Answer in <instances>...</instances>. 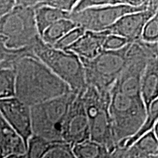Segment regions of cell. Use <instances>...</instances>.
<instances>
[{
  "instance_id": "30bf717a",
  "label": "cell",
  "mask_w": 158,
  "mask_h": 158,
  "mask_svg": "<svg viewBox=\"0 0 158 158\" xmlns=\"http://www.w3.org/2000/svg\"><path fill=\"white\" fill-rule=\"evenodd\" d=\"M0 114L27 145L32 135L31 108L15 97L1 99Z\"/></svg>"
},
{
  "instance_id": "ba28073f",
  "label": "cell",
  "mask_w": 158,
  "mask_h": 158,
  "mask_svg": "<svg viewBox=\"0 0 158 158\" xmlns=\"http://www.w3.org/2000/svg\"><path fill=\"white\" fill-rule=\"evenodd\" d=\"M144 5L132 7L125 5H106L92 7L78 12H71L69 19L72 20L86 31H103L113 25L117 20L128 13L143 10Z\"/></svg>"
},
{
  "instance_id": "7402d4cb",
  "label": "cell",
  "mask_w": 158,
  "mask_h": 158,
  "mask_svg": "<svg viewBox=\"0 0 158 158\" xmlns=\"http://www.w3.org/2000/svg\"><path fill=\"white\" fill-rule=\"evenodd\" d=\"M15 97V71L0 65V100Z\"/></svg>"
},
{
  "instance_id": "44dd1931",
  "label": "cell",
  "mask_w": 158,
  "mask_h": 158,
  "mask_svg": "<svg viewBox=\"0 0 158 158\" xmlns=\"http://www.w3.org/2000/svg\"><path fill=\"white\" fill-rule=\"evenodd\" d=\"M130 147L133 148L138 155L158 156V137L152 130Z\"/></svg>"
},
{
  "instance_id": "52a82bcc",
  "label": "cell",
  "mask_w": 158,
  "mask_h": 158,
  "mask_svg": "<svg viewBox=\"0 0 158 158\" xmlns=\"http://www.w3.org/2000/svg\"><path fill=\"white\" fill-rule=\"evenodd\" d=\"M0 35L11 49L31 48L40 38L35 20L34 7L15 5L0 19Z\"/></svg>"
},
{
  "instance_id": "4316f807",
  "label": "cell",
  "mask_w": 158,
  "mask_h": 158,
  "mask_svg": "<svg viewBox=\"0 0 158 158\" xmlns=\"http://www.w3.org/2000/svg\"><path fill=\"white\" fill-rule=\"evenodd\" d=\"M117 0H81L75 6L72 12H78L92 7H101L106 5H119Z\"/></svg>"
},
{
  "instance_id": "ac0fdd59",
  "label": "cell",
  "mask_w": 158,
  "mask_h": 158,
  "mask_svg": "<svg viewBox=\"0 0 158 158\" xmlns=\"http://www.w3.org/2000/svg\"><path fill=\"white\" fill-rule=\"evenodd\" d=\"M158 117V100H155L152 104L150 105L149 109L147 110V115L146 117L145 121L143 124H142L140 129L136 132L135 135H133L132 137L126 140L124 143L120 144L119 146L116 147V148H122V149H127L130 147H131L133 144L137 141L140 138L149 133L155 127V124L157 122Z\"/></svg>"
},
{
  "instance_id": "7c38bea8",
  "label": "cell",
  "mask_w": 158,
  "mask_h": 158,
  "mask_svg": "<svg viewBox=\"0 0 158 158\" xmlns=\"http://www.w3.org/2000/svg\"><path fill=\"white\" fill-rule=\"evenodd\" d=\"M108 35L107 31H86L76 43L65 51L73 53L81 59H92L103 51V43Z\"/></svg>"
},
{
  "instance_id": "d6a6232c",
  "label": "cell",
  "mask_w": 158,
  "mask_h": 158,
  "mask_svg": "<svg viewBox=\"0 0 158 158\" xmlns=\"http://www.w3.org/2000/svg\"><path fill=\"white\" fill-rule=\"evenodd\" d=\"M4 158H25V154L23 155H11Z\"/></svg>"
},
{
  "instance_id": "d6986e66",
  "label": "cell",
  "mask_w": 158,
  "mask_h": 158,
  "mask_svg": "<svg viewBox=\"0 0 158 158\" xmlns=\"http://www.w3.org/2000/svg\"><path fill=\"white\" fill-rule=\"evenodd\" d=\"M57 143L58 142L50 141L40 136L32 135L26 145L25 158H44Z\"/></svg>"
},
{
  "instance_id": "5bb4252c",
  "label": "cell",
  "mask_w": 158,
  "mask_h": 158,
  "mask_svg": "<svg viewBox=\"0 0 158 158\" xmlns=\"http://www.w3.org/2000/svg\"><path fill=\"white\" fill-rule=\"evenodd\" d=\"M25 152L24 142L0 114V158L23 155Z\"/></svg>"
},
{
  "instance_id": "6da1fadb",
  "label": "cell",
  "mask_w": 158,
  "mask_h": 158,
  "mask_svg": "<svg viewBox=\"0 0 158 158\" xmlns=\"http://www.w3.org/2000/svg\"><path fill=\"white\" fill-rule=\"evenodd\" d=\"M13 69L15 97L29 107L72 92L33 53L18 59Z\"/></svg>"
},
{
  "instance_id": "ffe728a7",
  "label": "cell",
  "mask_w": 158,
  "mask_h": 158,
  "mask_svg": "<svg viewBox=\"0 0 158 158\" xmlns=\"http://www.w3.org/2000/svg\"><path fill=\"white\" fill-rule=\"evenodd\" d=\"M5 37L0 35V65L5 68H13L18 59L25 55L32 53L30 48L22 49H11L6 45Z\"/></svg>"
},
{
  "instance_id": "2e32d148",
  "label": "cell",
  "mask_w": 158,
  "mask_h": 158,
  "mask_svg": "<svg viewBox=\"0 0 158 158\" xmlns=\"http://www.w3.org/2000/svg\"><path fill=\"white\" fill-rule=\"evenodd\" d=\"M73 152L76 158H113L108 148L91 139L74 145Z\"/></svg>"
},
{
  "instance_id": "9a60e30c",
  "label": "cell",
  "mask_w": 158,
  "mask_h": 158,
  "mask_svg": "<svg viewBox=\"0 0 158 158\" xmlns=\"http://www.w3.org/2000/svg\"><path fill=\"white\" fill-rule=\"evenodd\" d=\"M35 20L40 37L51 24L61 19H69L70 13L49 6L34 7Z\"/></svg>"
},
{
  "instance_id": "9c48e42d",
  "label": "cell",
  "mask_w": 158,
  "mask_h": 158,
  "mask_svg": "<svg viewBox=\"0 0 158 158\" xmlns=\"http://www.w3.org/2000/svg\"><path fill=\"white\" fill-rule=\"evenodd\" d=\"M90 139L89 124L81 98L76 94L69 106L62 129V141L73 147Z\"/></svg>"
},
{
  "instance_id": "f1b7e54d",
  "label": "cell",
  "mask_w": 158,
  "mask_h": 158,
  "mask_svg": "<svg viewBox=\"0 0 158 158\" xmlns=\"http://www.w3.org/2000/svg\"><path fill=\"white\" fill-rule=\"evenodd\" d=\"M14 0H0V19L13 8Z\"/></svg>"
},
{
  "instance_id": "d4e9b609",
  "label": "cell",
  "mask_w": 158,
  "mask_h": 158,
  "mask_svg": "<svg viewBox=\"0 0 158 158\" xmlns=\"http://www.w3.org/2000/svg\"><path fill=\"white\" fill-rule=\"evenodd\" d=\"M44 158H76L73 147L63 141L58 142Z\"/></svg>"
},
{
  "instance_id": "4dcf8cb0",
  "label": "cell",
  "mask_w": 158,
  "mask_h": 158,
  "mask_svg": "<svg viewBox=\"0 0 158 158\" xmlns=\"http://www.w3.org/2000/svg\"><path fill=\"white\" fill-rule=\"evenodd\" d=\"M15 5L23 7H34L38 3V0H14Z\"/></svg>"
},
{
  "instance_id": "603a6c76",
  "label": "cell",
  "mask_w": 158,
  "mask_h": 158,
  "mask_svg": "<svg viewBox=\"0 0 158 158\" xmlns=\"http://www.w3.org/2000/svg\"><path fill=\"white\" fill-rule=\"evenodd\" d=\"M86 31L84 29L81 27H77L76 28L73 29L72 30L68 31L66 35H64L59 41L55 43L54 46V48L59 49V50L65 51L69 46L76 43L78 40L84 34Z\"/></svg>"
},
{
  "instance_id": "83f0119b",
  "label": "cell",
  "mask_w": 158,
  "mask_h": 158,
  "mask_svg": "<svg viewBox=\"0 0 158 158\" xmlns=\"http://www.w3.org/2000/svg\"><path fill=\"white\" fill-rule=\"evenodd\" d=\"M127 40L116 35L108 34L103 43V51H116L128 44Z\"/></svg>"
},
{
  "instance_id": "5b68a950",
  "label": "cell",
  "mask_w": 158,
  "mask_h": 158,
  "mask_svg": "<svg viewBox=\"0 0 158 158\" xmlns=\"http://www.w3.org/2000/svg\"><path fill=\"white\" fill-rule=\"evenodd\" d=\"M76 94L70 92L30 107L32 135L53 142L62 141V125Z\"/></svg>"
},
{
  "instance_id": "7a4b0ae2",
  "label": "cell",
  "mask_w": 158,
  "mask_h": 158,
  "mask_svg": "<svg viewBox=\"0 0 158 158\" xmlns=\"http://www.w3.org/2000/svg\"><path fill=\"white\" fill-rule=\"evenodd\" d=\"M108 111L116 147L135 135L147 115L141 97L128 96L112 89Z\"/></svg>"
},
{
  "instance_id": "e0dca14e",
  "label": "cell",
  "mask_w": 158,
  "mask_h": 158,
  "mask_svg": "<svg viewBox=\"0 0 158 158\" xmlns=\"http://www.w3.org/2000/svg\"><path fill=\"white\" fill-rule=\"evenodd\" d=\"M78 27L74 21L69 19H61L51 24L43 31L40 38L45 44L54 46L68 31Z\"/></svg>"
},
{
  "instance_id": "cb8c5ba5",
  "label": "cell",
  "mask_w": 158,
  "mask_h": 158,
  "mask_svg": "<svg viewBox=\"0 0 158 158\" xmlns=\"http://www.w3.org/2000/svg\"><path fill=\"white\" fill-rule=\"evenodd\" d=\"M141 40L147 43L158 42V13L152 17L144 25Z\"/></svg>"
},
{
  "instance_id": "8fae6325",
  "label": "cell",
  "mask_w": 158,
  "mask_h": 158,
  "mask_svg": "<svg viewBox=\"0 0 158 158\" xmlns=\"http://www.w3.org/2000/svg\"><path fill=\"white\" fill-rule=\"evenodd\" d=\"M157 13L147 9L128 13L119 18L106 31L108 34L123 37L129 43H135L141 39L142 31L146 23Z\"/></svg>"
},
{
  "instance_id": "277c9868",
  "label": "cell",
  "mask_w": 158,
  "mask_h": 158,
  "mask_svg": "<svg viewBox=\"0 0 158 158\" xmlns=\"http://www.w3.org/2000/svg\"><path fill=\"white\" fill-rule=\"evenodd\" d=\"M81 94L89 124L90 139L113 153L116 145L108 111L110 92H99L93 86H87Z\"/></svg>"
},
{
  "instance_id": "1f68e13d",
  "label": "cell",
  "mask_w": 158,
  "mask_h": 158,
  "mask_svg": "<svg viewBox=\"0 0 158 158\" xmlns=\"http://www.w3.org/2000/svg\"><path fill=\"white\" fill-rule=\"evenodd\" d=\"M121 5L132 6V7H139L142 5L141 0H117Z\"/></svg>"
},
{
  "instance_id": "f546056e",
  "label": "cell",
  "mask_w": 158,
  "mask_h": 158,
  "mask_svg": "<svg viewBox=\"0 0 158 158\" xmlns=\"http://www.w3.org/2000/svg\"><path fill=\"white\" fill-rule=\"evenodd\" d=\"M141 4L147 7V10H150L154 12H158V0H141Z\"/></svg>"
},
{
  "instance_id": "484cf974",
  "label": "cell",
  "mask_w": 158,
  "mask_h": 158,
  "mask_svg": "<svg viewBox=\"0 0 158 158\" xmlns=\"http://www.w3.org/2000/svg\"><path fill=\"white\" fill-rule=\"evenodd\" d=\"M79 1L81 0H38V3L35 7L45 5L71 13Z\"/></svg>"
},
{
  "instance_id": "8992f818",
  "label": "cell",
  "mask_w": 158,
  "mask_h": 158,
  "mask_svg": "<svg viewBox=\"0 0 158 158\" xmlns=\"http://www.w3.org/2000/svg\"><path fill=\"white\" fill-rule=\"evenodd\" d=\"M129 45L128 43L116 51H102L89 60L80 58L84 68L86 85L93 86L99 92H110L125 66Z\"/></svg>"
},
{
  "instance_id": "3957f363",
  "label": "cell",
  "mask_w": 158,
  "mask_h": 158,
  "mask_svg": "<svg viewBox=\"0 0 158 158\" xmlns=\"http://www.w3.org/2000/svg\"><path fill=\"white\" fill-rule=\"evenodd\" d=\"M36 57L46 65L73 92L81 94L86 89L84 68L79 57L68 51H62L45 44L40 38L31 48Z\"/></svg>"
},
{
  "instance_id": "4fadbf2b",
  "label": "cell",
  "mask_w": 158,
  "mask_h": 158,
  "mask_svg": "<svg viewBox=\"0 0 158 158\" xmlns=\"http://www.w3.org/2000/svg\"><path fill=\"white\" fill-rule=\"evenodd\" d=\"M158 95V57L148 61L141 81V97L147 110Z\"/></svg>"
}]
</instances>
